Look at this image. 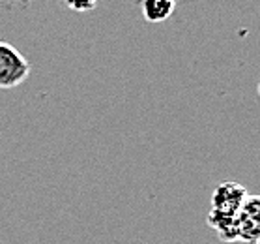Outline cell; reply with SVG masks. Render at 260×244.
<instances>
[{"mask_svg":"<svg viewBox=\"0 0 260 244\" xmlns=\"http://www.w3.org/2000/svg\"><path fill=\"white\" fill-rule=\"evenodd\" d=\"M30 75V64L12 43L0 42V89L10 90L24 83Z\"/></svg>","mask_w":260,"mask_h":244,"instance_id":"6da1fadb","label":"cell"},{"mask_svg":"<svg viewBox=\"0 0 260 244\" xmlns=\"http://www.w3.org/2000/svg\"><path fill=\"white\" fill-rule=\"evenodd\" d=\"M249 192L238 182H221L212 194L210 212L221 216H238Z\"/></svg>","mask_w":260,"mask_h":244,"instance_id":"7a4b0ae2","label":"cell"},{"mask_svg":"<svg viewBox=\"0 0 260 244\" xmlns=\"http://www.w3.org/2000/svg\"><path fill=\"white\" fill-rule=\"evenodd\" d=\"M240 244H260V196H247L238 212Z\"/></svg>","mask_w":260,"mask_h":244,"instance_id":"3957f363","label":"cell"},{"mask_svg":"<svg viewBox=\"0 0 260 244\" xmlns=\"http://www.w3.org/2000/svg\"><path fill=\"white\" fill-rule=\"evenodd\" d=\"M176 10V0H142L141 12L148 23H163Z\"/></svg>","mask_w":260,"mask_h":244,"instance_id":"277c9868","label":"cell"},{"mask_svg":"<svg viewBox=\"0 0 260 244\" xmlns=\"http://www.w3.org/2000/svg\"><path fill=\"white\" fill-rule=\"evenodd\" d=\"M66 6L73 10V12H90L98 6L100 0H64Z\"/></svg>","mask_w":260,"mask_h":244,"instance_id":"5b68a950","label":"cell"},{"mask_svg":"<svg viewBox=\"0 0 260 244\" xmlns=\"http://www.w3.org/2000/svg\"><path fill=\"white\" fill-rule=\"evenodd\" d=\"M258 98H260V83H258Z\"/></svg>","mask_w":260,"mask_h":244,"instance_id":"8992f818","label":"cell"}]
</instances>
